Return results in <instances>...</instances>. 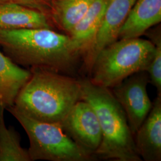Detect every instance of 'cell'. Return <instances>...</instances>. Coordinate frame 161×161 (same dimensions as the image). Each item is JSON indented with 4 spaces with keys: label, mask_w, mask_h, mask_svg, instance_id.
I'll return each instance as SVG.
<instances>
[{
    "label": "cell",
    "mask_w": 161,
    "mask_h": 161,
    "mask_svg": "<svg viewBox=\"0 0 161 161\" xmlns=\"http://www.w3.org/2000/svg\"><path fill=\"white\" fill-rule=\"evenodd\" d=\"M0 47L23 68L65 75L75 70L81 58L68 35L48 28L0 29Z\"/></svg>",
    "instance_id": "obj_1"
},
{
    "label": "cell",
    "mask_w": 161,
    "mask_h": 161,
    "mask_svg": "<svg viewBox=\"0 0 161 161\" xmlns=\"http://www.w3.org/2000/svg\"><path fill=\"white\" fill-rule=\"evenodd\" d=\"M13 106L36 121L60 124L82 98L80 80L49 70H29Z\"/></svg>",
    "instance_id": "obj_2"
},
{
    "label": "cell",
    "mask_w": 161,
    "mask_h": 161,
    "mask_svg": "<svg viewBox=\"0 0 161 161\" xmlns=\"http://www.w3.org/2000/svg\"><path fill=\"white\" fill-rule=\"evenodd\" d=\"M80 80L81 99L92 106L102 131L101 143L95 157L118 161H142L125 114L109 88L95 85L89 78Z\"/></svg>",
    "instance_id": "obj_3"
},
{
    "label": "cell",
    "mask_w": 161,
    "mask_h": 161,
    "mask_svg": "<svg viewBox=\"0 0 161 161\" xmlns=\"http://www.w3.org/2000/svg\"><path fill=\"white\" fill-rule=\"evenodd\" d=\"M155 51L149 40L118 39L98 53L89 80L95 85L112 88L133 74L146 71Z\"/></svg>",
    "instance_id": "obj_4"
},
{
    "label": "cell",
    "mask_w": 161,
    "mask_h": 161,
    "mask_svg": "<svg viewBox=\"0 0 161 161\" xmlns=\"http://www.w3.org/2000/svg\"><path fill=\"white\" fill-rule=\"evenodd\" d=\"M7 110L15 118L26 132L31 161H89V155L64 132L59 124L44 122L25 115L13 106Z\"/></svg>",
    "instance_id": "obj_5"
},
{
    "label": "cell",
    "mask_w": 161,
    "mask_h": 161,
    "mask_svg": "<svg viewBox=\"0 0 161 161\" xmlns=\"http://www.w3.org/2000/svg\"><path fill=\"white\" fill-rule=\"evenodd\" d=\"M150 82L146 71H140L129 76L112 88V93L124 110L133 136L142 125L152 108L147 92Z\"/></svg>",
    "instance_id": "obj_6"
},
{
    "label": "cell",
    "mask_w": 161,
    "mask_h": 161,
    "mask_svg": "<svg viewBox=\"0 0 161 161\" xmlns=\"http://www.w3.org/2000/svg\"><path fill=\"white\" fill-rule=\"evenodd\" d=\"M59 124L81 149L96 158L102 136L97 116L90 104L78 101Z\"/></svg>",
    "instance_id": "obj_7"
},
{
    "label": "cell",
    "mask_w": 161,
    "mask_h": 161,
    "mask_svg": "<svg viewBox=\"0 0 161 161\" xmlns=\"http://www.w3.org/2000/svg\"><path fill=\"white\" fill-rule=\"evenodd\" d=\"M136 0H109L103 19L92 48L82 58L90 73L98 53L118 40L119 32Z\"/></svg>",
    "instance_id": "obj_8"
},
{
    "label": "cell",
    "mask_w": 161,
    "mask_h": 161,
    "mask_svg": "<svg viewBox=\"0 0 161 161\" xmlns=\"http://www.w3.org/2000/svg\"><path fill=\"white\" fill-rule=\"evenodd\" d=\"M136 150L145 161H161V94L134 136Z\"/></svg>",
    "instance_id": "obj_9"
},
{
    "label": "cell",
    "mask_w": 161,
    "mask_h": 161,
    "mask_svg": "<svg viewBox=\"0 0 161 161\" xmlns=\"http://www.w3.org/2000/svg\"><path fill=\"white\" fill-rule=\"evenodd\" d=\"M161 21V0H136L121 27L118 39L140 38Z\"/></svg>",
    "instance_id": "obj_10"
},
{
    "label": "cell",
    "mask_w": 161,
    "mask_h": 161,
    "mask_svg": "<svg viewBox=\"0 0 161 161\" xmlns=\"http://www.w3.org/2000/svg\"><path fill=\"white\" fill-rule=\"evenodd\" d=\"M108 1L95 0L80 22L67 34L82 58L90 50L94 42Z\"/></svg>",
    "instance_id": "obj_11"
},
{
    "label": "cell",
    "mask_w": 161,
    "mask_h": 161,
    "mask_svg": "<svg viewBox=\"0 0 161 161\" xmlns=\"http://www.w3.org/2000/svg\"><path fill=\"white\" fill-rule=\"evenodd\" d=\"M48 28L55 30L48 16L26 6L0 4V29Z\"/></svg>",
    "instance_id": "obj_12"
},
{
    "label": "cell",
    "mask_w": 161,
    "mask_h": 161,
    "mask_svg": "<svg viewBox=\"0 0 161 161\" xmlns=\"http://www.w3.org/2000/svg\"><path fill=\"white\" fill-rule=\"evenodd\" d=\"M31 75L29 70L14 64L0 50V104L13 106L17 94Z\"/></svg>",
    "instance_id": "obj_13"
},
{
    "label": "cell",
    "mask_w": 161,
    "mask_h": 161,
    "mask_svg": "<svg viewBox=\"0 0 161 161\" xmlns=\"http://www.w3.org/2000/svg\"><path fill=\"white\" fill-rule=\"evenodd\" d=\"M95 0H52L48 17L54 28L68 34Z\"/></svg>",
    "instance_id": "obj_14"
},
{
    "label": "cell",
    "mask_w": 161,
    "mask_h": 161,
    "mask_svg": "<svg viewBox=\"0 0 161 161\" xmlns=\"http://www.w3.org/2000/svg\"><path fill=\"white\" fill-rule=\"evenodd\" d=\"M3 105L0 104V161H31L28 149L21 146L20 134L13 127H6Z\"/></svg>",
    "instance_id": "obj_15"
},
{
    "label": "cell",
    "mask_w": 161,
    "mask_h": 161,
    "mask_svg": "<svg viewBox=\"0 0 161 161\" xmlns=\"http://www.w3.org/2000/svg\"><path fill=\"white\" fill-rule=\"evenodd\" d=\"M145 34L153 44L155 51L153 60L146 72L149 76L151 82L157 90L158 94H161V26L149 29Z\"/></svg>",
    "instance_id": "obj_16"
},
{
    "label": "cell",
    "mask_w": 161,
    "mask_h": 161,
    "mask_svg": "<svg viewBox=\"0 0 161 161\" xmlns=\"http://www.w3.org/2000/svg\"><path fill=\"white\" fill-rule=\"evenodd\" d=\"M52 0H0V4L13 3L40 11L48 16Z\"/></svg>",
    "instance_id": "obj_17"
}]
</instances>
